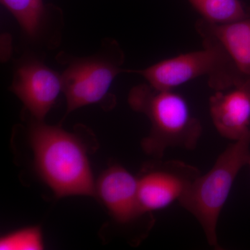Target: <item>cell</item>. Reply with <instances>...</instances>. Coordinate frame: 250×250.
<instances>
[{
    "label": "cell",
    "instance_id": "5bb4252c",
    "mask_svg": "<svg viewBox=\"0 0 250 250\" xmlns=\"http://www.w3.org/2000/svg\"><path fill=\"white\" fill-rule=\"evenodd\" d=\"M247 166H249L250 169V154L249 156V159H248V164H247Z\"/></svg>",
    "mask_w": 250,
    "mask_h": 250
},
{
    "label": "cell",
    "instance_id": "6da1fadb",
    "mask_svg": "<svg viewBox=\"0 0 250 250\" xmlns=\"http://www.w3.org/2000/svg\"><path fill=\"white\" fill-rule=\"evenodd\" d=\"M29 139L36 170L56 196H95L89 161L76 136L38 121L31 126Z\"/></svg>",
    "mask_w": 250,
    "mask_h": 250
},
{
    "label": "cell",
    "instance_id": "4fadbf2b",
    "mask_svg": "<svg viewBox=\"0 0 250 250\" xmlns=\"http://www.w3.org/2000/svg\"><path fill=\"white\" fill-rule=\"evenodd\" d=\"M43 248L42 233L39 228L18 230L1 238V250H41Z\"/></svg>",
    "mask_w": 250,
    "mask_h": 250
},
{
    "label": "cell",
    "instance_id": "7a4b0ae2",
    "mask_svg": "<svg viewBox=\"0 0 250 250\" xmlns=\"http://www.w3.org/2000/svg\"><path fill=\"white\" fill-rule=\"evenodd\" d=\"M128 103L150 121V132L141 142L149 155L161 159L168 148L192 150L197 147L202 134L201 122L180 94L143 83L130 90Z\"/></svg>",
    "mask_w": 250,
    "mask_h": 250
},
{
    "label": "cell",
    "instance_id": "5b68a950",
    "mask_svg": "<svg viewBox=\"0 0 250 250\" xmlns=\"http://www.w3.org/2000/svg\"><path fill=\"white\" fill-rule=\"evenodd\" d=\"M123 62V56L121 54L109 60L94 57L70 64L62 76V91L67 100V113L102 101L121 72Z\"/></svg>",
    "mask_w": 250,
    "mask_h": 250
},
{
    "label": "cell",
    "instance_id": "277c9868",
    "mask_svg": "<svg viewBox=\"0 0 250 250\" xmlns=\"http://www.w3.org/2000/svg\"><path fill=\"white\" fill-rule=\"evenodd\" d=\"M195 30L203 47L215 54L208 84L215 91L239 87L250 91V11L233 22L215 23L200 18Z\"/></svg>",
    "mask_w": 250,
    "mask_h": 250
},
{
    "label": "cell",
    "instance_id": "9c48e42d",
    "mask_svg": "<svg viewBox=\"0 0 250 250\" xmlns=\"http://www.w3.org/2000/svg\"><path fill=\"white\" fill-rule=\"evenodd\" d=\"M95 194L118 223H134L145 214L140 204L138 177L121 166L110 167L100 175Z\"/></svg>",
    "mask_w": 250,
    "mask_h": 250
},
{
    "label": "cell",
    "instance_id": "52a82bcc",
    "mask_svg": "<svg viewBox=\"0 0 250 250\" xmlns=\"http://www.w3.org/2000/svg\"><path fill=\"white\" fill-rule=\"evenodd\" d=\"M215 55L212 49L203 47L166 59L143 70H124L141 75L158 89L173 90L176 87L202 76L208 78L215 68Z\"/></svg>",
    "mask_w": 250,
    "mask_h": 250
},
{
    "label": "cell",
    "instance_id": "3957f363",
    "mask_svg": "<svg viewBox=\"0 0 250 250\" xmlns=\"http://www.w3.org/2000/svg\"><path fill=\"white\" fill-rule=\"evenodd\" d=\"M250 154V132L233 141L219 155L208 172L200 174L179 203L195 217L212 248L222 250L217 227L235 179L248 164Z\"/></svg>",
    "mask_w": 250,
    "mask_h": 250
},
{
    "label": "cell",
    "instance_id": "ba28073f",
    "mask_svg": "<svg viewBox=\"0 0 250 250\" xmlns=\"http://www.w3.org/2000/svg\"><path fill=\"white\" fill-rule=\"evenodd\" d=\"M12 90L38 121H42L62 90V77L40 62L18 68Z\"/></svg>",
    "mask_w": 250,
    "mask_h": 250
},
{
    "label": "cell",
    "instance_id": "7c38bea8",
    "mask_svg": "<svg viewBox=\"0 0 250 250\" xmlns=\"http://www.w3.org/2000/svg\"><path fill=\"white\" fill-rule=\"evenodd\" d=\"M1 2L28 34L35 35L44 13L42 0H1Z\"/></svg>",
    "mask_w": 250,
    "mask_h": 250
},
{
    "label": "cell",
    "instance_id": "30bf717a",
    "mask_svg": "<svg viewBox=\"0 0 250 250\" xmlns=\"http://www.w3.org/2000/svg\"><path fill=\"white\" fill-rule=\"evenodd\" d=\"M210 118L217 131L232 141L250 132V91L235 87L215 91L209 99Z\"/></svg>",
    "mask_w": 250,
    "mask_h": 250
},
{
    "label": "cell",
    "instance_id": "8fae6325",
    "mask_svg": "<svg viewBox=\"0 0 250 250\" xmlns=\"http://www.w3.org/2000/svg\"><path fill=\"white\" fill-rule=\"evenodd\" d=\"M189 2L209 22L226 23L244 18L248 14L239 0H188Z\"/></svg>",
    "mask_w": 250,
    "mask_h": 250
},
{
    "label": "cell",
    "instance_id": "8992f818",
    "mask_svg": "<svg viewBox=\"0 0 250 250\" xmlns=\"http://www.w3.org/2000/svg\"><path fill=\"white\" fill-rule=\"evenodd\" d=\"M200 174L196 167L183 161H159L138 177L143 210L149 213L179 202Z\"/></svg>",
    "mask_w": 250,
    "mask_h": 250
}]
</instances>
